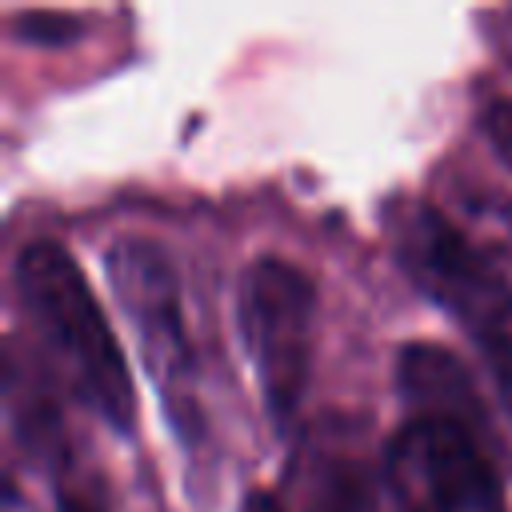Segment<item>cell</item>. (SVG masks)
<instances>
[{
	"label": "cell",
	"mask_w": 512,
	"mask_h": 512,
	"mask_svg": "<svg viewBox=\"0 0 512 512\" xmlns=\"http://www.w3.org/2000/svg\"><path fill=\"white\" fill-rule=\"evenodd\" d=\"M12 24H16V36L32 44H68L80 36V20L68 12H20Z\"/></svg>",
	"instance_id": "obj_7"
},
{
	"label": "cell",
	"mask_w": 512,
	"mask_h": 512,
	"mask_svg": "<svg viewBox=\"0 0 512 512\" xmlns=\"http://www.w3.org/2000/svg\"><path fill=\"white\" fill-rule=\"evenodd\" d=\"M236 512H292V508H288V500H284L280 492H272V488H248Z\"/></svg>",
	"instance_id": "obj_10"
},
{
	"label": "cell",
	"mask_w": 512,
	"mask_h": 512,
	"mask_svg": "<svg viewBox=\"0 0 512 512\" xmlns=\"http://www.w3.org/2000/svg\"><path fill=\"white\" fill-rule=\"evenodd\" d=\"M104 276L124 312L140 364L156 388L172 436L192 452L204 444V408L196 392V348L184 320L176 260L152 236H120L104 252Z\"/></svg>",
	"instance_id": "obj_3"
},
{
	"label": "cell",
	"mask_w": 512,
	"mask_h": 512,
	"mask_svg": "<svg viewBox=\"0 0 512 512\" xmlns=\"http://www.w3.org/2000/svg\"><path fill=\"white\" fill-rule=\"evenodd\" d=\"M380 484L392 512H508L484 420L452 412H408L384 440Z\"/></svg>",
	"instance_id": "obj_4"
},
{
	"label": "cell",
	"mask_w": 512,
	"mask_h": 512,
	"mask_svg": "<svg viewBox=\"0 0 512 512\" xmlns=\"http://www.w3.org/2000/svg\"><path fill=\"white\" fill-rule=\"evenodd\" d=\"M12 288L28 320V332L44 348L48 364L56 368L72 400L84 404L116 436H132L136 432L132 372L76 256L48 236L28 240L16 252Z\"/></svg>",
	"instance_id": "obj_1"
},
{
	"label": "cell",
	"mask_w": 512,
	"mask_h": 512,
	"mask_svg": "<svg viewBox=\"0 0 512 512\" xmlns=\"http://www.w3.org/2000/svg\"><path fill=\"white\" fill-rule=\"evenodd\" d=\"M480 132H484V140L492 144V152L512 168V96L492 100V104L480 112Z\"/></svg>",
	"instance_id": "obj_8"
},
{
	"label": "cell",
	"mask_w": 512,
	"mask_h": 512,
	"mask_svg": "<svg viewBox=\"0 0 512 512\" xmlns=\"http://www.w3.org/2000/svg\"><path fill=\"white\" fill-rule=\"evenodd\" d=\"M316 280L284 260L256 256L240 272V332L264 412L280 436L296 428L316 352Z\"/></svg>",
	"instance_id": "obj_5"
},
{
	"label": "cell",
	"mask_w": 512,
	"mask_h": 512,
	"mask_svg": "<svg viewBox=\"0 0 512 512\" xmlns=\"http://www.w3.org/2000/svg\"><path fill=\"white\" fill-rule=\"evenodd\" d=\"M384 228L404 276L468 332L512 412V284L504 272L428 200H392Z\"/></svg>",
	"instance_id": "obj_2"
},
{
	"label": "cell",
	"mask_w": 512,
	"mask_h": 512,
	"mask_svg": "<svg viewBox=\"0 0 512 512\" xmlns=\"http://www.w3.org/2000/svg\"><path fill=\"white\" fill-rule=\"evenodd\" d=\"M396 388L408 412H452L468 420H484V400L468 364L432 340H412L396 356Z\"/></svg>",
	"instance_id": "obj_6"
},
{
	"label": "cell",
	"mask_w": 512,
	"mask_h": 512,
	"mask_svg": "<svg viewBox=\"0 0 512 512\" xmlns=\"http://www.w3.org/2000/svg\"><path fill=\"white\" fill-rule=\"evenodd\" d=\"M56 512H108V508L96 496H88V492L68 488V484L56 480Z\"/></svg>",
	"instance_id": "obj_9"
}]
</instances>
